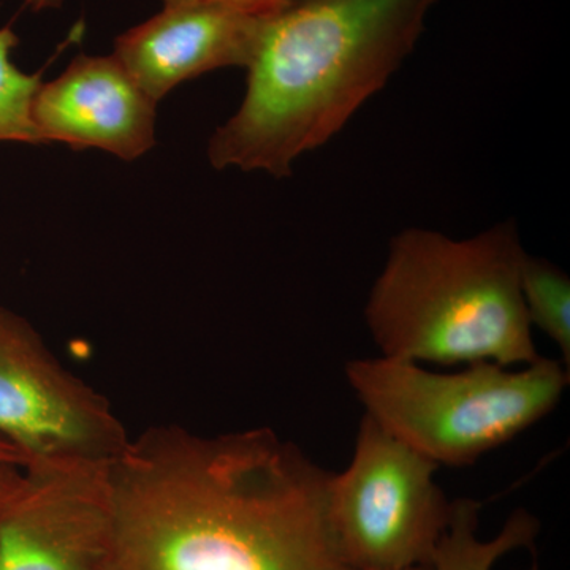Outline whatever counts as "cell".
I'll use <instances>...</instances> for the list:
<instances>
[{"label":"cell","instance_id":"18","mask_svg":"<svg viewBox=\"0 0 570 570\" xmlns=\"http://www.w3.org/2000/svg\"><path fill=\"white\" fill-rule=\"evenodd\" d=\"M528 570H539V564H538V562H535V561H534V562H532L531 568H530V569H528Z\"/></svg>","mask_w":570,"mask_h":570},{"label":"cell","instance_id":"10","mask_svg":"<svg viewBox=\"0 0 570 570\" xmlns=\"http://www.w3.org/2000/svg\"><path fill=\"white\" fill-rule=\"evenodd\" d=\"M480 502L463 498L453 501L452 519L439 542L431 570H493L502 557L520 549H534L539 519L527 509H517L497 538L479 535Z\"/></svg>","mask_w":570,"mask_h":570},{"label":"cell","instance_id":"6","mask_svg":"<svg viewBox=\"0 0 570 570\" xmlns=\"http://www.w3.org/2000/svg\"><path fill=\"white\" fill-rule=\"evenodd\" d=\"M0 438L26 468L111 463L130 441L110 401L62 365L20 314L0 306Z\"/></svg>","mask_w":570,"mask_h":570},{"label":"cell","instance_id":"8","mask_svg":"<svg viewBox=\"0 0 570 570\" xmlns=\"http://www.w3.org/2000/svg\"><path fill=\"white\" fill-rule=\"evenodd\" d=\"M277 10L228 3L164 6L116 37L112 56L159 104L176 86L209 71L246 69Z\"/></svg>","mask_w":570,"mask_h":570},{"label":"cell","instance_id":"7","mask_svg":"<svg viewBox=\"0 0 570 570\" xmlns=\"http://www.w3.org/2000/svg\"><path fill=\"white\" fill-rule=\"evenodd\" d=\"M110 463H43L0 519V570H107Z\"/></svg>","mask_w":570,"mask_h":570},{"label":"cell","instance_id":"3","mask_svg":"<svg viewBox=\"0 0 570 570\" xmlns=\"http://www.w3.org/2000/svg\"><path fill=\"white\" fill-rule=\"evenodd\" d=\"M527 255L513 219L469 238L401 230L365 306L382 356L442 366L538 362L521 296Z\"/></svg>","mask_w":570,"mask_h":570},{"label":"cell","instance_id":"9","mask_svg":"<svg viewBox=\"0 0 570 570\" xmlns=\"http://www.w3.org/2000/svg\"><path fill=\"white\" fill-rule=\"evenodd\" d=\"M157 102L115 56L80 55L41 82L32 122L41 145L99 149L132 163L156 146Z\"/></svg>","mask_w":570,"mask_h":570},{"label":"cell","instance_id":"1","mask_svg":"<svg viewBox=\"0 0 570 570\" xmlns=\"http://www.w3.org/2000/svg\"><path fill=\"white\" fill-rule=\"evenodd\" d=\"M330 475L269 428H149L108 466L107 570H348L326 517Z\"/></svg>","mask_w":570,"mask_h":570},{"label":"cell","instance_id":"4","mask_svg":"<svg viewBox=\"0 0 570 570\" xmlns=\"http://www.w3.org/2000/svg\"><path fill=\"white\" fill-rule=\"evenodd\" d=\"M561 360L513 370L480 362L455 373L376 356L352 360L348 385L365 414L438 466L463 468L530 430L569 385Z\"/></svg>","mask_w":570,"mask_h":570},{"label":"cell","instance_id":"16","mask_svg":"<svg viewBox=\"0 0 570 570\" xmlns=\"http://www.w3.org/2000/svg\"><path fill=\"white\" fill-rule=\"evenodd\" d=\"M62 2L63 0H24L26 7L32 11L56 10Z\"/></svg>","mask_w":570,"mask_h":570},{"label":"cell","instance_id":"14","mask_svg":"<svg viewBox=\"0 0 570 570\" xmlns=\"http://www.w3.org/2000/svg\"><path fill=\"white\" fill-rule=\"evenodd\" d=\"M164 6L179 3H228V6L265 7V9H283L295 0H163Z\"/></svg>","mask_w":570,"mask_h":570},{"label":"cell","instance_id":"2","mask_svg":"<svg viewBox=\"0 0 570 570\" xmlns=\"http://www.w3.org/2000/svg\"><path fill=\"white\" fill-rule=\"evenodd\" d=\"M436 2L295 0L277 10L246 67L242 105L209 138V164L291 176L389 85Z\"/></svg>","mask_w":570,"mask_h":570},{"label":"cell","instance_id":"12","mask_svg":"<svg viewBox=\"0 0 570 570\" xmlns=\"http://www.w3.org/2000/svg\"><path fill=\"white\" fill-rule=\"evenodd\" d=\"M20 43L17 32L0 29V142L41 145L32 122V102L41 82L40 73H26L11 55Z\"/></svg>","mask_w":570,"mask_h":570},{"label":"cell","instance_id":"5","mask_svg":"<svg viewBox=\"0 0 570 570\" xmlns=\"http://www.w3.org/2000/svg\"><path fill=\"white\" fill-rule=\"evenodd\" d=\"M438 469L363 415L354 456L326 489L330 530L347 569L430 568L453 510Z\"/></svg>","mask_w":570,"mask_h":570},{"label":"cell","instance_id":"13","mask_svg":"<svg viewBox=\"0 0 570 570\" xmlns=\"http://www.w3.org/2000/svg\"><path fill=\"white\" fill-rule=\"evenodd\" d=\"M22 479H24V466L13 461L0 460V519L11 498L20 489Z\"/></svg>","mask_w":570,"mask_h":570},{"label":"cell","instance_id":"17","mask_svg":"<svg viewBox=\"0 0 570 570\" xmlns=\"http://www.w3.org/2000/svg\"><path fill=\"white\" fill-rule=\"evenodd\" d=\"M354 570V569H348ZM404 570H431V568H428V566H419V568H411V569H404Z\"/></svg>","mask_w":570,"mask_h":570},{"label":"cell","instance_id":"11","mask_svg":"<svg viewBox=\"0 0 570 570\" xmlns=\"http://www.w3.org/2000/svg\"><path fill=\"white\" fill-rule=\"evenodd\" d=\"M521 296L531 326H539L570 370V279L546 258L528 254L521 266Z\"/></svg>","mask_w":570,"mask_h":570},{"label":"cell","instance_id":"15","mask_svg":"<svg viewBox=\"0 0 570 570\" xmlns=\"http://www.w3.org/2000/svg\"><path fill=\"white\" fill-rule=\"evenodd\" d=\"M0 460L13 461V463L21 464L26 468L24 456L21 455L20 450L14 449L9 442L0 438Z\"/></svg>","mask_w":570,"mask_h":570}]
</instances>
